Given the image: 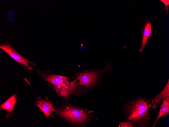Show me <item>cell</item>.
Here are the masks:
<instances>
[{
  "mask_svg": "<svg viewBox=\"0 0 169 127\" xmlns=\"http://www.w3.org/2000/svg\"><path fill=\"white\" fill-rule=\"evenodd\" d=\"M16 97L15 93L0 105V110H5L7 112V114L5 116L7 119L12 115L14 107L17 102Z\"/></svg>",
  "mask_w": 169,
  "mask_h": 127,
  "instance_id": "8",
  "label": "cell"
},
{
  "mask_svg": "<svg viewBox=\"0 0 169 127\" xmlns=\"http://www.w3.org/2000/svg\"><path fill=\"white\" fill-rule=\"evenodd\" d=\"M39 74L44 81L52 85L58 96L63 100L68 99L71 96L73 88L72 82L69 81L70 78L65 76H60L50 72L41 71Z\"/></svg>",
  "mask_w": 169,
  "mask_h": 127,
  "instance_id": "4",
  "label": "cell"
},
{
  "mask_svg": "<svg viewBox=\"0 0 169 127\" xmlns=\"http://www.w3.org/2000/svg\"><path fill=\"white\" fill-rule=\"evenodd\" d=\"M117 123L119 127H133L135 126V123L131 121L118 122Z\"/></svg>",
  "mask_w": 169,
  "mask_h": 127,
  "instance_id": "11",
  "label": "cell"
},
{
  "mask_svg": "<svg viewBox=\"0 0 169 127\" xmlns=\"http://www.w3.org/2000/svg\"><path fill=\"white\" fill-rule=\"evenodd\" d=\"M0 48L19 63L22 64L25 66L29 67L31 64L34 65L33 63L23 57L17 52L10 43L8 41H6L1 44Z\"/></svg>",
  "mask_w": 169,
  "mask_h": 127,
  "instance_id": "5",
  "label": "cell"
},
{
  "mask_svg": "<svg viewBox=\"0 0 169 127\" xmlns=\"http://www.w3.org/2000/svg\"><path fill=\"white\" fill-rule=\"evenodd\" d=\"M163 2L165 4L166 7V11L167 12L168 10L167 6L169 5V0H160Z\"/></svg>",
  "mask_w": 169,
  "mask_h": 127,
  "instance_id": "12",
  "label": "cell"
},
{
  "mask_svg": "<svg viewBox=\"0 0 169 127\" xmlns=\"http://www.w3.org/2000/svg\"><path fill=\"white\" fill-rule=\"evenodd\" d=\"M35 104L43 112L47 120L50 121L52 113L56 111L57 107L49 100L48 97L45 95L44 99L41 97H38L35 102Z\"/></svg>",
  "mask_w": 169,
  "mask_h": 127,
  "instance_id": "6",
  "label": "cell"
},
{
  "mask_svg": "<svg viewBox=\"0 0 169 127\" xmlns=\"http://www.w3.org/2000/svg\"><path fill=\"white\" fill-rule=\"evenodd\" d=\"M152 24L149 21L148 22L146 21L142 32V44L139 51L141 52L140 58L142 53L146 46L149 38L152 36Z\"/></svg>",
  "mask_w": 169,
  "mask_h": 127,
  "instance_id": "9",
  "label": "cell"
},
{
  "mask_svg": "<svg viewBox=\"0 0 169 127\" xmlns=\"http://www.w3.org/2000/svg\"><path fill=\"white\" fill-rule=\"evenodd\" d=\"M168 97H169V81L163 90L158 95L152 98L147 99L149 103H150L148 112H149L155 110L159 104Z\"/></svg>",
  "mask_w": 169,
  "mask_h": 127,
  "instance_id": "7",
  "label": "cell"
},
{
  "mask_svg": "<svg viewBox=\"0 0 169 127\" xmlns=\"http://www.w3.org/2000/svg\"><path fill=\"white\" fill-rule=\"evenodd\" d=\"M149 107L147 99L143 97L137 96L127 101L123 107L125 121H131L137 127H146L151 116Z\"/></svg>",
  "mask_w": 169,
  "mask_h": 127,
  "instance_id": "2",
  "label": "cell"
},
{
  "mask_svg": "<svg viewBox=\"0 0 169 127\" xmlns=\"http://www.w3.org/2000/svg\"><path fill=\"white\" fill-rule=\"evenodd\" d=\"M85 46H83L82 47H81L80 49H83V48H85Z\"/></svg>",
  "mask_w": 169,
  "mask_h": 127,
  "instance_id": "13",
  "label": "cell"
},
{
  "mask_svg": "<svg viewBox=\"0 0 169 127\" xmlns=\"http://www.w3.org/2000/svg\"><path fill=\"white\" fill-rule=\"evenodd\" d=\"M169 113V97L162 101L158 115L152 127L155 126L158 119L161 117L168 115Z\"/></svg>",
  "mask_w": 169,
  "mask_h": 127,
  "instance_id": "10",
  "label": "cell"
},
{
  "mask_svg": "<svg viewBox=\"0 0 169 127\" xmlns=\"http://www.w3.org/2000/svg\"><path fill=\"white\" fill-rule=\"evenodd\" d=\"M109 66L101 69H88L76 72L71 79L75 80L78 86L86 94L100 83L103 74L110 69Z\"/></svg>",
  "mask_w": 169,
  "mask_h": 127,
  "instance_id": "3",
  "label": "cell"
},
{
  "mask_svg": "<svg viewBox=\"0 0 169 127\" xmlns=\"http://www.w3.org/2000/svg\"><path fill=\"white\" fill-rule=\"evenodd\" d=\"M53 112L62 121L77 127H86L91 123L95 116L91 109L74 106L68 99L63 100L61 105Z\"/></svg>",
  "mask_w": 169,
  "mask_h": 127,
  "instance_id": "1",
  "label": "cell"
}]
</instances>
